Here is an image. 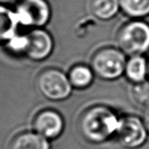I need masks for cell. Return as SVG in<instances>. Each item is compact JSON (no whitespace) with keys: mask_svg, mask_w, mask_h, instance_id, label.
I'll use <instances>...</instances> for the list:
<instances>
[{"mask_svg":"<svg viewBox=\"0 0 149 149\" xmlns=\"http://www.w3.org/2000/svg\"><path fill=\"white\" fill-rule=\"evenodd\" d=\"M120 119L111 110L99 107L85 113L80 120L82 135L93 143H100L116 134Z\"/></svg>","mask_w":149,"mask_h":149,"instance_id":"6da1fadb","label":"cell"},{"mask_svg":"<svg viewBox=\"0 0 149 149\" xmlns=\"http://www.w3.org/2000/svg\"><path fill=\"white\" fill-rule=\"evenodd\" d=\"M118 44L120 49L132 56H138L149 48V25L141 21L126 24L120 31Z\"/></svg>","mask_w":149,"mask_h":149,"instance_id":"7a4b0ae2","label":"cell"},{"mask_svg":"<svg viewBox=\"0 0 149 149\" xmlns=\"http://www.w3.org/2000/svg\"><path fill=\"white\" fill-rule=\"evenodd\" d=\"M37 87L40 93L52 100L66 99L72 92L69 78L55 68L43 70L37 78Z\"/></svg>","mask_w":149,"mask_h":149,"instance_id":"3957f363","label":"cell"},{"mask_svg":"<svg viewBox=\"0 0 149 149\" xmlns=\"http://www.w3.org/2000/svg\"><path fill=\"white\" fill-rule=\"evenodd\" d=\"M19 24L40 28L51 16V9L46 0H19L14 10Z\"/></svg>","mask_w":149,"mask_h":149,"instance_id":"277c9868","label":"cell"},{"mask_svg":"<svg viewBox=\"0 0 149 149\" xmlns=\"http://www.w3.org/2000/svg\"><path fill=\"white\" fill-rule=\"evenodd\" d=\"M126 58L123 52L113 48L104 49L95 54L92 66L96 74L105 79L120 77L126 68Z\"/></svg>","mask_w":149,"mask_h":149,"instance_id":"5b68a950","label":"cell"},{"mask_svg":"<svg viewBox=\"0 0 149 149\" xmlns=\"http://www.w3.org/2000/svg\"><path fill=\"white\" fill-rule=\"evenodd\" d=\"M115 136L122 147L129 149L138 148L145 143L148 130L140 119L130 116L120 119Z\"/></svg>","mask_w":149,"mask_h":149,"instance_id":"8992f818","label":"cell"},{"mask_svg":"<svg viewBox=\"0 0 149 149\" xmlns=\"http://www.w3.org/2000/svg\"><path fill=\"white\" fill-rule=\"evenodd\" d=\"M33 128L37 134L45 139L58 137L64 128V121L61 115L51 109L39 112L33 120Z\"/></svg>","mask_w":149,"mask_h":149,"instance_id":"52a82bcc","label":"cell"},{"mask_svg":"<svg viewBox=\"0 0 149 149\" xmlns=\"http://www.w3.org/2000/svg\"><path fill=\"white\" fill-rule=\"evenodd\" d=\"M27 37L28 48L25 55L29 58L34 61H41L52 52L53 40L46 31L35 28L27 34Z\"/></svg>","mask_w":149,"mask_h":149,"instance_id":"ba28073f","label":"cell"},{"mask_svg":"<svg viewBox=\"0 0 149 149\" xmlns=\"http://www.w3.org/2000/svg\"><path fill=\"white\" fill-rule=\"evenodd\" d=\"M10 149H50V144L36 132H24L11 141Z\"/></svg>","mask_w":149,"mask_h":149,"instance_id":"9c48e42d","label":"cell"},{"mask_svg":"<svg viewBox=\"0 0 149 149\" xmlns=\"http://www.w3.org/2000/svg\"><path fill=\"white\" fill-rule=\"evenodd\" d=\"M19 24L14 10L0 4V43L7 42L17 33Z\"/></svg>","mask_w":149,"mask_h":149,"instance_id":"30bf717a","label":"cell"},{"mask_svg":"<svg viewBox=\"0 0 149 149\" xmlns=\"http://www.w3.org/2000/svg\"><path fill=\"white\" fill-rule=\"evenodd\" d=\"M125 72L131 81L135 83L144 82L146 75L148 72V63L141 55L132 56L126 65Z\"/></svg>","mask_w":149,"mask_h":149,"instance_id":"8fae6325","label":"cell"},{"mask_svg":"<svg viewBox=\"0 0 149 149\" xmlns=\"http://www.w3.org/2000/svg\"><path fill=\"white\" fill-rule=\"evenodd\" d=\"M120 6V0H92L90 8L94 16L106 20L113 17Z\"/></svg>","mask_w":149,"mask_h":149,"instance_id":"7c38bea8","label":"cell"},{"mask_svg":"<svg viewBox=\"0 0 149 149\" xmlns=\"http://www.w3.org/2000/svg\"><path fill=\"white\" fill-rule=\"evenodd\" d=\"M68 78L72 86L77 88H84L92 83L93 74L90 68L84 65H78L70 71Z\"/></svg>","mask_w":149,"mask_h":149,"instance_id":"4fadbf2b","label":"cell"},{"mask_svg":"<svg viewBox=\"0 0 149 149\" xmlns=\"http://www.w3.org/2000/svg\"><path fill=\"white\" fill-rule=\"evenodd\" d=\"M122 10L133 17H141L149 14V0H120Z\"/></svg>","mask_w":149,"mask_h":149,"instance_id":"5bb4252c","label":"cell"},{"mask_svg":"<svg viewBox=\"0 0 149 149\" xmlns=\"http://www.w3.org/2000/svg\"><path fill=\"white\" fill-rule=\"evenodd\" d=\"M5 46L8 51L15 55H25L28 48V37L27 34H18L16 33L12 36L7 42H5Z\"/></svg>","mask_w":149,"mask_h":149,"instance_id":"9a60e30c","label":"cell"},{"mask_svg":"<svg viewBox=\"0 0 149 149\" xmlns=\"http://www.w3.org/2000/svg\"><path fill=\"white\" fill-rule=\"evenodd\" d=\"M133 96L137 103L147 104L149 102V83H137L133 88Z\"/></svg>","mask_w":149,"mask_h":149,"instance_id":"2e32d148","label":"cell"},{"mask_svg":"<svg viewBox=\"0 0 149 149\" xmlns=\"http://www.w3.org/2000/svg\"><path fill=\"white\" fill-rule=\"evenodd\" d=\"M143 122L147 130L149 132V102L145 105V109L143 113Z\"/></svg>","mask_w":149,"mask_h":149,"instance_id":"e0dca14e","label":"cell"},{"mask_svg":"<svg viewBox=\"0 0 149 149\" xmlns=\"http://www.w3.org/2000/svg\"><path fill=\"white\" fill-rule=\"evenodd\" d=\"M148 73L149 74V62H148Z\"/></svg>","mask_w":149,"mask_h":149,"instance_id":"ac0fdd59","label":"cell"}]
</instances>
